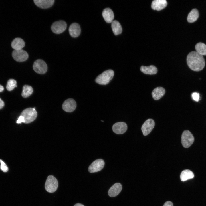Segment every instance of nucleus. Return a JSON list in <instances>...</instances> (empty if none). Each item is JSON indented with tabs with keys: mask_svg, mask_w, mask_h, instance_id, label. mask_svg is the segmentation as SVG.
Wrapping results in <instances>:
<instances>
[{
	"mask_svg": "<svg viewBox=\"0 0 206 206\" xmlns=\"http://www.w3.org/2000/svg\"><path fill=\"white\" fill-rule=\"evenodd\" d=\"M167 4L166 0H154L152 3L151 7L153 10L160 11L165 7Z\"/></svg>",
	"mask_w": 206,
	"mask_h": 206,
	"instance_id": "2eb2a0df",
	"label": "nucleus"
},
{
	"mask_svg": "<svg viewBox=\"0 0 206 206\" xmlns=\"http://www.w3.org/2000/svg\"><path fill=\"white\" fill-rule=\"evenodd\" d=\"M74 206H84L83 205L80 203H77L76 204H75Z\"/></svg>",
	"mask_w": 206,
	"mask_h": 206,
	"instance_id": "473e14b6",
	"label": "nucleus"
},
{
	"mask_svg": "<svg viewBox=\"0 0 206 206\" xmlns=\"http://www.w3.org/2000/svg\"><path fill=\"white\" fill-rule=\"evenodd\" d=\"M196 52L202 55H206V45L202 43L199 42L196 44L195 46Z\"/></svg>",
	"mask_w": 206,
	"mask_h": 206,
	"instance_id": "b1692460",
	"label": "nucleus"
},
{
	"mask_svg": "<svg viewBox=\"0 0 206 206\" xmlns=\"http://www.w3.org/2000/svg\"><path fill=\"white\" fill-rule=\"evenodd\" d=\"M4 105V102L0 98V109L2 108Z\"/></svg>",
	"mask_w": 206,
	"mask_h": 206,
	"instance_id": "7c9ffc66",
	"label": "nucleus"
},
{
	"mask_svg": "<svg viewBox=\"0 0 206 206\" xmlns=\"http://www.w3.org/2000/svg\"><path fill=\"white\" fill-rule=\"evenodd\" d=\"M0 162L1 163V169L4 172L7 171L8 168L5 163L1 159H0Z\"/></svg>",
	"mask_w": 206,
	"mask_h": 206,
	"instance_id": "bb28decb",
	"label": "nucleus"
},
{
	"mask_svg": "<svg viewBox=\"0 0 206 206\" xmlns=\"http://www.w3.org/2000/svg\"><path fill=\"white\" fill-rule=\"evenodd\" d=\"M104 164V162L103 159H100L96 160L89 166L88 171L90 173L99 171L103 168Z\"/></svg>",
	"mask_w": 206,
	"mask_h": 206,
	"instance_id": "6e6552de",
	"label": "nucleus"
},
{
	"mask_svg": "<svg viewBox=\"0 0 206 206\" xmlns=\"http://www.w3.org/2000/svg\"><path fill=\"white\" fill-rule=\"evenodd\" d=\"M140 70L143 73L147 74H154L157 72V68L154 65L149 66H142L140 67Z\"/></svg>",
	"mask_w": 206,
	"mask_h": 206,
	"instance_id": "aec40b11",
	"label": "nucleus"
},
{
	"mask_svg": "<svg viewBox=\"0 0 206 206\" xmlns=\"http://www.w3.org/2000/svg\"><path fill=\"white\" fill-rule=\"evenodd\" d=\"M193 99L195 101H198L199 99V95L198 93L197 92H194L192 93V95Z\"/></svg>",
	"mask_w": 206,
	"mask_h": 206,
	"instance_id": "cd10ccee",
	"label": "nucleus"
},
{
	"mask_svg": "<svg viewBox=\"0 0 206 206\" xmlns=\"http://www.w3.org/2000/svg\"><path fill=\"white\" fill-rule=\"evenodd\" d=\"M33 91L32 87L28 85H25L23 87L21 95L23 98H27L31 95Z\"/></svg>",
	"mask_w": 206,
	"mask_h": 206,
	"instance_id": "393cba45",
	"label": "nucleus"
},
{
	"mask_svg": "<svg viewBox=\"0 0 206 206\" xmlns=\"http://www.w3.org/2000/svg\"><path fill=\"white\" fill-rule=\"evenodd\" d=\"M194 140L192 134L188 130L184 131L182 135L181 141L183 146L185 148L190 147L193 143Z\"/></svg>",
	"mask_w": 206,
	"mask_h": 206,
	"instance_id": "39448f33",
	"label": "nucleus"
},
{
	"mask_svg": "<svg viewBox=\"0 0 206 206\" xmlns=\"http://www.w3.org/2000/svg\"><path fill=\"white\" fill-rule=\"evenodd\" d=\"M165 93V89L161 87L155 88L152 91V95L153 99L157 100L160 99Z\"/></svg>",
	"mask_w": 206,
	"mask_h": 206,
	"instance_id": "a211bd4d",
	"label": "nucleus"
},
{
	"mask_svg": "<svg viewBox=\"0 0 206 206\" xmlns=\"http://www.w3.org/2000/svg\"><path fill=\"white\" fill-rule=\"evenodd\" d=\"M35 4L39 7L46 9L52 7L53 5L54 0H34Z\"/></svg>",
	"mask_w": 206,
	"mask_h": 206,
	"instance_id": "dca6fc26",
	"label": "nucleus"
},
{
	"mask_svg": "<svg viewBox=\"0 0 206 206\" xmlns=\"http://www.w3.org/2000/svg\"><path fill=\"white\" fill-rule=\"evenodd\" d=\"M76 106V103L72 98H69L65 100L62 105L63 110L67 112H72L75 109Z\"/></svg>",
	"mask_w": 206,
	"mask_h": 206,
	"instance_id": "9b49d317",
	"label": "nucleus"
},
{
	"mask_svg": "<svg viewBox=\"0 0 206 206\" xmlns=\"http://www.w3.org/2000/svg\"><path fill=\"white\" fill-rule=\"evenodd\" d=\"M111 27L114 34L116 35L120 34L122 32V26L117 21H112L111 23Z\"/></svg>",
	"mask_w": 206,
	"mask_h": 206,
	"instance_id": "4be33fe9",
	"label": "nucleus"
},
{
	"mask_svg": "<svg viewBox=\"0 0 206 206\" xmlns=\"http://www.w3.org/2000/svg\"><path fill=\"white\" fill-rule=\"evenodd\" d=\"M112 129L113 131L115 133L122 134L126 131L127 129V126L124 122H118L113 125Z\"/></svg>",
	"mask_w": 206,
	"mask_h": 206,
	"instance_id": "f8f14e48",
	"label": "nucleus"
},
{
	"mask_svg": "<svg viewBox=\"0 0 206 206\" xmlns=\"http://www.w3.org/2000/svg\"><path fill=\"white\" fill-rule=\"evenodd\" d=\"M114 75V72L112 70H107L98 76L96 78L95 81L100 84L106 85L112 79Z\"/></svg>",
	"mask_w": 206,
	"mask_h": 206,
	"instance_id": "f03ea898",
	"label": "nucleus"
},
{
	"mask_svg": "<svg viewBox=\"0 0 206 206\" xmlns=\"http://www.w3.org/2000/svg\"><path fill=\"white\" fill-rule=\"evenodd\" d=\"M102 15L105 21L107 23H111L113 21L114 17V13L110 8H107L104 9Z\"/></svg>",
	"mask_w": 206,
	"mask_h": 206,
	"instance_id": "f3484780",
	"label": "nucleus"
},
{
	"mask_svg": "<svg viewBox=\"0 0 206 206\" xmlns=\"http://www.w3.org/2000/svg\"><path fill=\"white\" fill-rule=\"evenodd\" d=\"M12 56L15 61L19 62L25 61L29 57L27 53L22 49L14 50L12 52Z\"/></svg>",
	"mask_w": 206,
	"mask_h": 206,
	"instance_id": "1a4fd4ad",
	"label": "nucleus"
},
{
	"mask_svg": "<svg viewBox=\"0 0 206 206\" xmlns=\"http://www.w3.org/2000/svg\"><path fill=\"white\" fill-rule=\"evenodd\" d=\"M17 82L14 79H11L7 81L6 88L7 90L9 91L12 90L15 87H17Z\"/></svg>",
	"mask_w": 206,
	"mask_h": 206,
	"instance_id": "a878e982",
	"label": "nucleus"
},
{
	"mask_svg": "<svg viewBox=\"0 0 206 206\" xmlns=\"http://www.w3.org/2000/svg\"><path fill=\"white\" fill-rule=\"evenodd\" d=\"M194 176L193 173L189 169H185L182 171L180 176L181 180L182 181L192 179Z\"/></svg>",
	"mask_w": 206,
	"mask_h": 206,
	"instance_id": "412c9836",
	"label": "nucleus"
},
{
	"mask_svg": "<svg viewBox=\"0 0 206 206\" xmlns=\"http://www.w3.org/2000/svg\"><path fill=\"white\" fill-rule=\"evenodd\" d=\"M155 125V122L152 119L146 120L142 125L141 130L144 136H146L152 131Z\"/></svg>",
	"mask_w": 206,
	"mask_h": 206,
	"instance_id": "9d476101",
	"label": "nucleus"
},
{
	"mask_svg": "<svg viewBox=\"0 0 206 206\" xmlns=\"http://www.w3.org/2000/svg\"><path fill=\"white\" fill-rule=\"evenodd\" d=\"M25 45V43L23 39L20 38L15 39L12 42L11 46L14 50L21 49Z\"/></svg>",
	"mask_w": 206,
	"mask_h": 206,
	"instance_id": "6ab92c4d",
	"label": "nucleus"
},
{
	"mask_svg": "<svg viewBox=\"0 0 206 206\" xmlns=\"http://www.w3.org/2000/svg\"><path fill=\"white\" fill-rule=\"evenodd\" d=\"M4 89L3 87L0 84V92L3 91Z\"/></svg>",
	"mask_w": 206,
	"mask_h": 206,
	"instance_id": "2f4dec72",
	"label": "nucleus"
},
{
	"mask_svg": "<svg viewBox=\"0 0 206 206\" xmlns=\"http://www.w3.org/2000/svg\"><path fill=\"white\" fill-rule=\"evenodd\" d=\"M69 32L70 36L73 37H78L81 32L80 27L79 24L76 23H72L69 26Z\"/></svg>",
	"mask_w": 206,
	"mask_h": 206,
	"instance_id": "ddd939ff",
	"label": "nucleus"
},
{
	"mask_svg": "<svg viewBox=\"0 0 206 206\" xmlns=\"http://www.w3.org/2000/svg\"><path fill=\"white\" fill-rule=\"evenodd\" d=\"M58 186V182L56 179L53 176H49L45 184V188L49 193H53L57 190Z\"/></svg>",
	"mask_w": 206,
	"mask_h": 206,
	"instance_id": "20e7f679",
	"label": "nucleus"
},
{
	"mask_svg": "<svg viewBox=\"0 0 206 206\" xmlns=\"http://www.w3.org/2000/svg\"><path fill=\"white\" fill-rule=\"evenodd\" d=\"M20 115L23 117L24 123L28 124L35 120L37 116V113L35 108H29L23 110Z\"/></svg>",
	"mask_w": 206,
	"mask_h": 206,
	"instance_id": "7ed1b4c3",
	"label": "nucleus"
},
{
	"mask_svg": "<svg viewBox=\"0 0 206 206\" xmlns=\"http://www.w3.org/2000/svg\"><path fill=\"white\" fill-rule=\"evenodd\" d=\"M199 17V13L196 9H192L189 13L187 17V21L189 23L196 21Z\"/></svg>",
	"mask_w": 206,
	"mask_h": 206,
	"instance_id": "5701e85b",
	"label": "nucleus"
},
{
	"mask_svg": "<svg viewBox=\"0 0 206 206\" xmlns=\"http://www.w3.org/2000/svg\"><path fill=\"white\" fill-rule=\"evenodd\" d=\"M34 71L39 74H44L47 71V66L46 63L41 59H37L35 61L33 65Z\"/></svg>",
	"mask_w": 206,
	"mask_h": 206,
	"instance_id": "423d86ee",
	"label": "nucleus"
},
{
	"mask_svg": "<svg viewBox=\"0 0 206 206\" xmlns=\"http://www.w3.org/2000/svg\"><path fill=\"white\" fill-rule=\"evenodd\" d=\"M18 118V119L16 121L17 123L19 124L22 122H24V118L22 116L20 115Z\"/></svg>",
	"mask_w": 206,
	"mask_h": 206,
	"instance_id": "c85d7f7f",
	"label": "nucleus"
},
{
	"mask_svg": "<svg viewBox=\"0 0 206 206\" xmlns=\"http://www.w3.org/2000/svg\"><path fill=\"white\" fill-rule=\"evenodd\" d=\"M187 62L190 69L195 71L201 70L205 65V61L203 56L195 51L189 53L187 56Z\"/></svg>",
	"mask_w": 206,
	"mask_h": 206,
	"instance_id": "f257e3e1",
	"label": "nucleus"
},
{
	"mask_svg": "<svg viewBox=\"0 0 206 206\" xmlns=\"http://www.w3.org/2000/svg\"><path fill=\"white\" fill-rule=\"evenodd\" d=\"M66 27V23L64 21L60 20L54 22L52 24L51 29L54 33L59 34L64 31Z\"/></svg>",
	"mask_w": 206,
	"mask_h": 206,
	"instance_id": "0eeeda50",
	"label": "nucleus"
},
{
	"mask_svg": "<svg viewBox=\"0 0 206 206\" xmlns=\"http://www.w3.org/2000/svg\"><path fill=\"white\" fill-rule=\"evenodd\" d=\"M122 189V186L120 183H115L109 189L108 191V195L111 197H116L120 192Z\"/></svg>",
	"mask_w": 206,
	"mask_h": 206,
	"instance_id": "4468645a",
	"label": "nucleus"
},
{
	"mask_svg": "<svg viewBox=\"0 0 206 206\" xmlns=\"http://www.w3.org/2000/svg\"><path fill=\"white\" fill-rule=\"evenodd\" d=\"M163 206H173V204L170 201H167L165 203Z\"/></svg>",
	"mask_w": 206,
	"mask_h": 206,
	"instance_id": "c756f323",
	"label": "nucleus"
}]
</instances>
